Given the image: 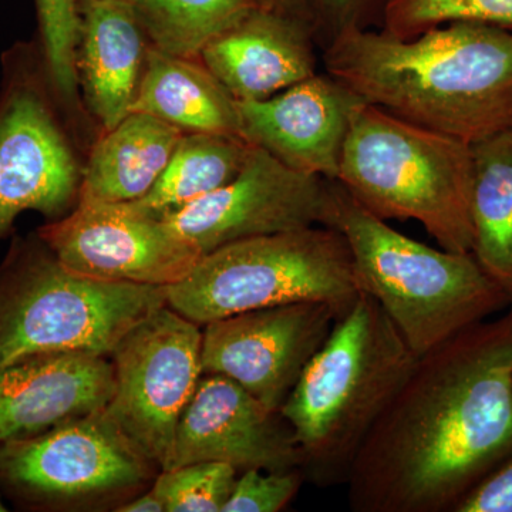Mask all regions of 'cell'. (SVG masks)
Here are the masks:
<instances>
[{"instance_id":"obj_7","label":"cell","mask_w":512,"mask_h":512,"mask_svg":"<svg viewBox=\"0 0 512 512\" xmlns=\"http://www.w3.org/2000/svg\"><path fill=\"white\" fill-rule=\"evenodd\" d=\"M360 289L345 238L326 225L231 242L202 256L168 288L167 305L204 326L237 313L298 302L348 311Z\"/></svg>"},{"instance_id":"obj_32","label":"cell","mask_w":512,"mask_h":512,"mask_svg":"<svg viewBox=\"0 0 512 512\" xmlns=\"http://www.w3.org/2000/svg\"><path fill=\"white\" fill-rule=\"evenodd\" d=\"M8 511V508H6V504L3 503L2 493H0V512Z\"/></svg>"},{"instance_id":"obj_27","label":"cell","mask_w":512,"mask_h":512,"mask_svg":"<svg viewBox=\"0 0 512 512\" xmlns=\"http://www.w3.org/2000/svg\"><path fill=\"white\" fill-rule=\"evenodd\" d=\"M301 468L265 471L249 468L237 478L222 512H278L296 497L305 481Z\"/></svg>"},{"instance_id":"obj_2","label":"cell","mask_w":512,"mask_h":512,"mask_svg":"<svg viewBox=\"0 0 512 512\" xmlns=\"http://www.w3.org/2000/svg\"><path fill=\"white\" fill-rule=\"evenodd\" d=\"M323 63L367 103L470 146L512 128V30L451 22L400 39L349 22Z\"/></svg>"},{"instance_id":"obj_29","label":"cell","mask_w":512,"mask_h":512,"mask_svg":"<svg viewBox=\"0 0 512 512\" xmlns=\"http://www.w3.org/2000/svg\"><path fill=\"white\" fill-rule=\"evenodd\" d=\"M261 8L291 16L308 23L312 19L313 0H255Z\"/></svg>"},{"instance_id":"obj_25","label":"cell","mask_w":512,"mask_h":512,"mask_svg":"<svg viewBox=\"0 0 512 512\" xmlns=\"http://www.w3.org/2000/svg\"><path fill=\"white\" fill-rule=\"evenodd\" d=\"M384 32L410 39L451 22L512 30V0H387Z\"/></svg>"},{"instance_id":"obj_20","label":"cell","mask_w":512,"mask_h":512,"mask_svg":"<svg viewBox=\"0 0 512 512\" xmlns=\"http://www.w3.org/2000/svg\"><path fill=\"white\" fill-rule=\"evenodd\" d=\"M130 113H146L184 133L239 136L238 101L200 57L170 55L148 47Z\"/></svg>"},{"instance_id":"obj_26","label":"cell","mask_w":512,"mask_h":512,"mask_svg":"<svg viewBox=\"0 0 512 512\" xmlns=\"http://www.w3.org/2000/svg\"><path fill=\"white\" fill-rule=\"evenodd\" d=\"M238 476L231 464L204 461L160 471L153 488L165 512H222Z\"/></svg>"},{"instance_id":"obj_17","label":"cell","mask_w":512,"mask_h":512,"mask_svg":"<svg viewBox=\"0 0 512 512\" xmlns=\"http://www.w3.org/2000/svg\"><path fill=\"white\" fill-rule=\"evenodd\" d=\"M74 69L84 110L113 130L136 100L150 40L130 0H76Z\"/></svg>"},{"instance_id":"obj_11","label":"cell","mask_w":512,"mask_h":512,"mask_svg":"<svg viewBox=\"0 0 512 512\" xmlns=\"http://www.w3.org/2000/svg\"><path fill=\"white\" fill-rule=\"evenodd\" d=\"M37 235L67 269L101 281L170 288L202 258L171 222L130 202H77Z\"/></svg>"},{"instance_id":"obj_5","label":"cell","mask_w":512,"mask_h":512,"mask_svg":"<svg viewBox=\"0 0 512 512\" xmlns=\"http://www.w3.org/2000/svg\"><path fill=\"white\" fill-rule=\"evenodd\" d=\"M336 181L382 220H413L441 248L471 254L470 144L372 103L353 114Z\"/></svg>"},{"instance_id":"obj_18","label":"cell","mask_w":512,"mask_h":512,"mask_svg":"<svg viewBox=\"0 0 512 512\" xmlns=\"http://www.w3.org/2000/svg\"><path fill=\"white\" fill-rule=\"evenodd\" d=\"M237 101L265 100L316 74L308 23L255 8L200 53Z\"/></svg>"},{"instance_id":"obj_21","label":"cell","mask_w":512,"mask_h":512,"mask_svg":"<svg viewBox=\"0 0 512 512\" xmlns=\"http://www.w3.org/2000/svg\"><path fill=\"white\" fill-rule=\"evenodd\" d=\"M471 254L512 302V128L471 144Z\"/></svg>"},{"instance_id":"obj_13","label":"cell","mask_w":512,"mask_h":512,"mask_svg":"<svg viewBox=\"0 0 512 512\" xmlns=\"http://www.w3.org/2000/svg\"><path fill=\"white\" fill-rule=\"evenodd\" d=\"M326 192L328 180L291 170L252 146L234 180L163 218L204 256L242 239L322 225Z\"/></svg>"},{"instance_id":"obj_16","label":"cell","mask_w":512,"mask_h":512,"mask_svg":"<svg viewBox=\"0 0 512 512\" xmlns=\"http://www.w3.org/2000/svg\"><path fill=\"white\" fill-rule=\"evenodd\" d=\"M107 357L46 353L0 367V444L106 409L116 387Z\"/></svg>"},{"instance_id":"obj_9","label":"cell","mask_w":512,"mask_h":512,"mask_svg":"<svg viewBox=\"0 0 512 512\" xmlns=\"http://www.w3.org/2000/svg\"><path fill=\"white\" fill-rule=\"evenodd\" d=\"M202 326L165 305L111 352L113 397L106 413L158 468L170 463L181 414L202 372Z\"/></svg>"},{"instance_id":"obj_15","label":"cell","mask_w":512,"mask_h":512,"mask_svg":"<svg viewBox=\"0 0 512 512\" xmlns=\"http://www.w3.org/2000/svg\"><path fill=\"white\" fill-rule=\"evenodd\" d=\"M365 101L316 73L268 99L238 101L239 137L291 170L336 181L353 114Z\"/></svg>"},{"instance_id":"obj_8","label":"cell","mask_w":512,"mask_h":512,"mask_svg":"<svg viewBox=\"0 0 512 512\" xmlns=\"http://www.w3.org/2000/svg\"><path fill=\"white\" fill-rule=\"evenodd\" d=\"M0 241L26 211L55 221L79 201L83 167L62 119L39 40L0 59Z\"/></svg>"},{"instance_id":"obj_28","label":"cell","mask_w":512,"mask_h":512,"mask_svg":"<svg viewBox=\"0 0 512 512\" xmlns=\"http://www.w3.org/2000/svg\"><path fill=\"white\" fill-rule=\"evenodd\" d=\"M456 512H512V453L457 504Z\"/></svg>"},{"instance_id":"obj_33","label":"cell","mask_w":512,"mask_h":512,"mask_svg":"<svg viewBox=\"0 0 512 512\" xmlns=\"http://www.w3.org/2000/svg\"><path fill=\"white\" fill-rule=\"evenodd\" d=\"M130 2H131V0H130Z\"/></svg>"},{"instance_id":"obj_12","label":"cell","mask_w":512,"mask_h":512,"mask_svg":"<svg viewBox=\"0 0 512 512\" xmlns=\"http://www.w3.org/2000/svg\"><path fill=\"white\" fill-rule=\"evenodd\" d=\"M342 313L298 302L214 320L202 326V372L229 377L279 412Z\"/></svg>"},{"instance_id":"obj_1","label":"cell","mask_w":512,"mask_h":512,"mask_svg":"<svg viewBox=\"0 0 512 512\" xmlns=\"http://www.w3.org/2000/svg\"><path fill=\"white\" fill-rule=\"evenodd\" d=\"M512 453V309L419 356L348 478L355 512H446Z\"/></svg>"},{"instance_id":"obj_31","label":"cell","mask_w":512,"mask_h":512,"mask_svg":"<svg viewBox=\"0 0 512 512\" xmlns=\"http://www.w3.org/2000/svg\"><path fill=\"white\" fill-rule=\"evenodd\" d=\"M119 512H165V505L153 487L146 494L116 508Z\"/></svg>"},{"instance_id":"obj_6","label":"cell","mask_w":512,"mask_h":512,"mask_svg":"<svg viewBox=\"0 0 512 512\" xmlns=\"http://www.w3.org/2000/svg\"><path fill=\"white\" fill-rule=\"evenodd\" d=\"M168 288L70 271L37 232L16 237L0 264V367L46 353L109 356L167 305Z\"/></svg>"},{"instance_id":"obj_4","label":"cell","mask_w":512,"mask_h":512,"mask_svg":"<svg viewBox=\"0 0 512 512\" xmlns=\"http://www.w3.org/2000/svg\"><path fill=\"white\" fill-rule=\"evenodd\" d=\"M322 225L348 244L360 292L372 296L417 356L484 322L511 299L473 254L400 234L328 180Z\"/></svg>"},{"instance_id":"obj_22","label":"cell","mask_w":512,"mask_h":512,"mask_svg":"<svg viewBox=\"0 0 512 512\" xmlns=\"http://www.w3.org/2000/svg\"><path fill=\"white\" fill-rule=\"evenodd\" d=\"M251 150L232 134L184 133L154 187L130 204L156 217L180 210L234 180Z\"/></svg>"},{"instance_id":"obj_19","label":"cell","mask_w":512,"mask_h":512,"mask_svg":"<svg viewBox=\"0 0 512 512\" xmlns=\"http://www.w3.org/2000/svg\"><path fill=\"white\" fill-rule=\"evenodd\" d=\"M184 131L146 113H130L101 133L83 165L77 202H131L147 194Z\"/></svg>"},{"instance_id":"obj_23","label":"cell","mask_w":512,"mask_h":512,"mask_svg":"<svg viewBox=\"0 0 512 512\" xmlns=\"http://www.w3.org/2000/svg\"><path fill=\"white\" fill-rule=\"evenodd\" d=\"M151 46L200 57L204 46L258 8L255 0H131Z\"/></svg>"},{"instance_id":"obj_3","label":"cell","mask_w":512,"mask_h":512,"mask_svg":"<svg viewBox=\"0 0 512 512\" xmlns=\"http://www.w3.org/2000/svg\"><path fill=\"white\" fill-rule=\"evenodd\" d=\"M417 359L382 306L360 292L279 410L295 434L306 480L348 483L360 447Z\"/></svg>"},{"instance_id":"obj_10","label":"cell","mask_w":512,"mask_h":512,"mask_svg":"<svg viewBox=\"0 0 512 512\" xmlns=\"http://www.w3.org/2000/svg\"><path fill=\"white\" fill-rule=\"evenodd\" d=\"M153 468L104 409L0 444V493L45 507L137 487Z\"/></svg>"},{"instance_id":"obj_30","label":"cell","mask_w":512,"mask_h":512,"mask_svg":"<svg viewBox=\"0 0 512 512\" xmlns=\"http://www.w3.org/2000/svg\"><path fill=\"white\" fill-rule=\"evenodd\" d=\"M325 10L329 18L338 23V29L346 23L353 22L352 13L360 0H315Z\"/></svg>"},{"instance_id":"obj_24","label":"cell","mask_w":512,"mask_h":512,"mask_svg":"<svg viewBox=\"0 0 512 512\" xmlns=\"http://www.w3.org/2000/svg\"><path fill=\"white\" fill-rule=\"evenodd\" d=\"M37 23H39L40 49L45 59L50 84L67 124L73 126L76 120L86 116L76 69L74 52L77 42L76 0H35Z\"/></svg>"},{"instance_id":"obj_14","label":"cell","mask_w":512,"mask_h":512,"mask_svg":"<svg viewBox=\"0 0 512 512\" xmlns=\"http://www.w3.org/2000/svg\"><path fill=\"white\" fill-rule=\"evenodd\" d=\"M217 461L239 473L302 470L295 434L281 412L217 373H204L178 423L173 454L165 470Z\"/></svg>"}]
</instances>
